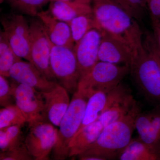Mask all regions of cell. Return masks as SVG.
Returning a JSON list of instances; mask_svg holds the SVG:
<instances>
[{"label":"cell","mask_w":160,"mask_h":160,"mask_svg":"<svg viewBox=\"0 0 160 160\" xmlns=\"http://www.w3.org/2000/svg\"><path fill=\"white\" fill-rule=\"evenodd\" d=\"M26 122L22 112L16 105L4 107L0 110V129L12 126H23Z\"/></svg>","instance_id":"cb8c5ba5"},{"label":"cell","mask_w":160,"mask_h":160,"mask_svg":"<svg viewBox=\"0 0 160 160\" xmlns=\"http://www.w3.org/2000/svg\"><path fill=\"white\" fill-rule=\"evenodd\" d=\"M104 128L97 120L78 132L70 142L69 157L78 156L86 151L96 141Z\"/></svg>","instance_id":"e0dca14e"},{"label":"cell","mask_w":160,"mask_h":160,"mask_svg":"<svg viewBox=\"0 0 160 160\" xmlns=\"http://www.w3.org/2000/svg\"><path fill=\"white\" fill-rule=\"evenodd\" d=\"M29 24L32 63L48 80L58 83L50 66L51 41L44 25L38 17H32Z\"/></svg>","instance_id":"52a82bcc"},{"label":"cell","mask_w":160,"mask_h":160,"mask_svg":"<svg viewBox=\"0 0 160 160\" xmlns=\"http://www.w3.org/2000/svg\"><path fill=\"white\" fill-rule=\"evenodd\" d=\"M143 43L146 49L156 59L160 66V45L153 33L148 31L143 32Z\"/></svg>","instance_id":"83f0119b"},{"label":"cell","mask_w":160,"mask_h":160,"mask_svg":"<svg viewBox=\"0 0 160 160\" xmlns=\"http://www.w3.org/2000/svg\"><path fill=\"white\" fill-rule=\"evenodd\" d=\"M102 40L98 53L99 61L129 67L132 52L129 43L123 38L102 29Z\"/></svg>","instance_id":"8fae6325"},{"label":"cell","mask_w":160,"mask_h":160,"mask_svg":"<svg viewBox=\"0 0 160 160\" xmlns=\"http://www.w3.org/2000/svg\"><path fill=\"white\" fill-rule=\"evenodd\" d=\"M143 34L138 33L129 42L132 52L129 73L144 98L160 106V66L143 45Z\"/></svg>","instance_id":"6da1fadb"},{"label":"cell","mask_w":160,"mask_h":160,"mask_svg":"<svg viewBox=\"0 0 160 160\" xmlns=\"http://www.w3.org/2000/svg\"><path fill=\"white\" fill-rule=\"evenodd\" d=\"M141 109L138 103L126 115L103 129L96 141L86 151L78 156L95 157L101 160H113L132 139L135 122Z\"/></svg>","instance_id":"7a4b0ae2"},{"label":"cell","mask_w":160,"mask_h":160,"mask_svg":"<svg viewBox=\"0 0 160 160\" xmlns=\"http://www.w3.org/2000/svg\"><path fill=\"white\" fill-rule=\"evenodd\" d=\"M51 46L50 66L52 73L57 82L73 94L77 91L81 78L74 51L52 42Z\"/></svg>","instance_id":"8992f818"},{"label":"cell","mask_w":160,"mask_h":160,"mask_svg":"<svg viewBox=\"0 0 160 160\" xmlns=\"http://www.w3.org/2000/svg\"><path fill=\"white\" fill-rule=\"evenodd\" d=\"M158 22H159L160 23V20L159 21H158Z\"/></svg>","instance_id":"1f68e13d"},{"label":"cell","mask_w":160,"mask_h":160,"mask_svg":"<svg viewBox=\"0 0 160 160\" xmlns=\"http://www.w3.org/2000/svg\"><path fill=\"white\" fill-rule=\"evenodd\" d=\"M41 92L48 121L54 126H59L70 104L69 92L58 83L50 91Z\"/></svg>","instance_id":"9a60e30c"},{"label":"cell","mask_w":160,"mask_h":160,"mask_svg":"<svg viewBox=\"0 0 160 160\" xmlns=\"http://www.w3.org/2000/svg\"><path fill=\"white\" fill-rule=\"evenodd\" d=\"M120 160H157L160 156L139 138H132L119 155Z\"/></svg>","instance_id":"d6986e66"},{"label":"cell","mask_w":160,"mask_h":160,"mask_svg":"<svg viewBox=\"0 0 160 160\" xmlns=\"http://www.w3.org/2000/svg\"><path fill=\"white\" fill-rule=\"evenodd\" d=\"M50 1H51V0H50ZM56 1H64V2L89 4V5H91V0H56Z\"/></svg>","instance_id":"4dcf8cb0"},{"label":"cell","mask_w":160,"mask_h":160,"mask_svg":"<svg viewBox=\"0 0 160 160\" xmlns=\"http://www.w3.org/2000/svg\"><path fill=\"white\" fill-rule=\"evenodd\" d=\"M21 126H14L0 129L1 152L9 151L25 144Z\"/></svg>","instance_id":"7402d4cb"},{"label":"cell","mask_w":160,"mask_h":160,"mask_svg":"<svg viewBox=\"0 0 160 160\" xmlns=\"http://www.w3.org/2000/svg\"><path fill=\"white\" fill-rule=\"evenodd\" d=\"M48 122H40L29 126L25 138L26 148L36 160H47L58 138V130Z\"/></svg>","instance_id":"9c48e42d"},{"label":"cell","mask_w":160,"mask_h":160,"mask_svg":"<svg viewBox=\"0 0 160 160\" xmlns=\"http://www.w3.org/2000/svg\"><path fill=\"white\" fill-rule=\"evenodd\" d=\"M69 24L74 45L92 29L102 30L93 12L79 16L72 20Z\"/></svg>","instance_id":"44dd1931"},{"label":"cell","mask_w":160,"mask_h":160,"mask_svg":"<svg viewBox=\"0 0 160 160\" xmlns=\"http://www.w3.org/2000/svg\"><path fill=\"white\" fill-rule=\"evenodd\" d=\"M48 11L56 18L69 24L81 15L92 13L91 5L51 0Z\"/></svg>","instance_id":"ac0fdd59"},{"label":"cell","mask_w":160,"mask_h":160,"mask_svg":"<svg viewBox=\"0 0 160 160\" xmlns=\"http://www.w3.org/2000/svg\"><path fill=\"white\" fill-rule=\"evenodd\" d=\"M137 22L142 20L147 9L146 0H116Z\"/></svg>","instance_id":"d4e9b609"},{"label":"cell","mask_w":160,"mask_h":160,"mask_svg":"<svg viewBox=\"0 0 160 160\" xmlns=\"http://www.w3.org/2000/svg\"><path fill=\"white\" fill-rule=\"evenodd\" d=\"M12 9L32 17H37L38 13L50 0H6Z\"/></svg>","instance_id":"603a6c76"},{"label":"cell","mask_w":160,"mask_h":160,"mask_svg":"<svg viewBox=\"0 0 160 160\" xmlns=\"http://www.w3.org/2000/svg\"><path fill=\"white\" fill-rule=\"evenodd\" d=\"M1 22L9 42L18 56L32 63L29 24L22 15L5 14Z\"/></svg>","instance_id":"ba28073f"},{"label":"cell","mask_w":160,"mask_h":160,"mask_svg":"<svg viewBox=\"0 0 160 160\" xmlns=\"http://www.w3.org/2000/svg\"><path fill=\"white\" fill-rule=\"evenodd\" d=\"M102 37L101 30L92 29L75 44L73 50L77 60L81 78L90 72L98 62Z\"/></svg>","instance_id":"7c38bea8"},{"label":"cell","mask_w":160,"mask_h":160,"mask_svg":"<svg viewBox=\"0 0 160 160\" xmlns=\"http://www.w3.org/2000/svg\"><path fill=\"white\" fill-rule=\"evenodd\" d=\"M129 72L128 66L98 61L90 72L81 78L78 89L89 99L97 92L114 89Z\"/></svg>","instance_id":"5b68a950"},{"label":"cell","mask_w":160,"mask_h":160,"mask_svg":"<svg viewBox=\"0 0 160 160\" xmlns=\"http://www.w3.org/2000/svg\"><path fill=\"white\" fill-rule=\"evenodd\" d=\"M95 18L101 29L128 41L139 27L116 0H91Z\"/></svg>","instance_id":"3957f363"},{"label":"cell","mask_w":160,"mask_h":160,"mask_svg":"<svg viewBox=\"0 0 160 160\" xmlns=\"http://www.w3.org/2000/svg\"><path fill=\"white\" fill-rule=\"evenodd\" d=\"M147 9L149 10L152 20L159 21L160 20V0H146Z\"/></svg>","instance_id":"f1b7e54d"},{"label":"cell","mask_w":160,"mask_h":160,"mask_svg":"<svg viewBox=\"0 0 160 160\" xmlns=\"http://www.w3.org/2000/svg\"><path fill=\"white\" fill-rule=\"evenodd\" d=\"M152 24L154 37L160 45V23L158 21H153Z\"/></svg>","instance_id":"f546056e"},{"label":"cell","mask_w":160,"mask_h":160,"mask_svg":"<svg viewBox=\"0 0 160 160\" xmlns=\"http://www.w3.org/2000/svg\"><path fill=\"white\" fill-rule=\"evenodd\" d=\"M138 138L160 156V106L140 112L135 122Z\"/></svg>","instance_id":"4fadbf2b"},{"label":"cell","mask_w":160,"mask_h":160,"mask_svg":"<svg viewBox=\"0 0 160 160\" xmlns=\"http://www.w3.org/2000/svg\"><path fill=\"white\" fill-rule=\"evenodd\" d=\"M88 100L78 89L73 93L58 126L57 141L53 149L55 160H63L69 157V145L82 123Z\"/></svg>","instance_id":"277c9868"},{"label":"cell","mask_w":160,"mask_h":160,"mask_svg":"<svg viewBox=\"0 0 160 160\" xmlns=\"http://www.w3.org/2000/svg\"><path fill=\"white\" fill-rule=\"evenodd\" d=\"M37 17L42 22L52 44L73 49L74 43L68 23L53 17L48 10H42L38 13Z\"/></svg>","instance_id":"2e32d148"},{"label":"cell","mask_w":160,"mask_h":160,"mask_svg":"<svg viewBox=\"0 0 160 160\" xmlns=\"http://www.w3.org/2000/svg\"><path fill=\"white\" fill-rule=\"evenodd\" d=\"M33 158L29 153L25 144L19 148L9 150L1 152V160H32Z\"/></svg>","instance_id":"4316f807"},{"label":"cell","mask_w":160,"mask_h":160,"mask_svg":"<svg viewBox=\"0 0 160 160\" xmlns=\"http://www.w3.org/2000/svg\"><path fill=\"white\" fill-rule=\"evenodd\" d=\"M9 77L19 84L30 86L39 92L50 91L58 84L45 77L32 63L22 60L12 66Z\"/></svg>","instance_id":"5bb4252c"},{"label":"cell","mask_w":160,"mask_h":160,"mask_svg":"<svg viewBox=\"0 0 160 160\" xmlns=\"http://www.w3.org/2000/svg\"><path fill=\"white\" fill-rule=\"evenodd\" d=\"M15 105L26 118L29 126L48 122L44 99L41 92L22 84L15 86Z\"/></svg>","instance_id":"30bf717a"},{"label":"cell","mask_w":160,"mask_h":160,"mask_svg":"<svg viewBox=\"0 0 160 160\" xmlns=\"http://www.w3.org/2000/svg\"><path fill=\"white\" fill-rule=\"evenodd\" d=\"M9 42L4 31L0 33V75L9 77V72L15 64L21 61Z\"/></svg>","instance_id":"ffe728a7"},{"label":"cell","mask_w":160,"mask_h":160,"mask_svg":"<svg viewBox=\"0 0 160 160\" xmlns=\"http://www.w3.org/2000/svg\"><path fill=\"white\" fill-rule=\"evenodd\" d=\"M15 86H10L6 77L0 75V105L3 107L13 105Z\"/></svg>","instance_id":"484cf974"}]
</instances>
